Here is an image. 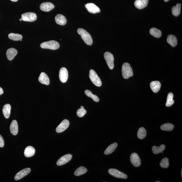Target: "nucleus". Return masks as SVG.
Segmentation results:
<instances>
[{
  "label": "nucleus",
  "mask_w": 182,
  "mask_h": 182,
  "mask_svg": "<svg viewBox=\"0 0 182 182\" xmlns=\"http://www.w3.org/2000/svg\"><path fill=\"white\" fill-rule=\"evenodd\" d=\"M86 113V111L85 110L84 107L81 106V108L79 109L77 112V115L80 117H82Z\"/></svg>",
  "instance_id": "nucleus-35"
},
{
  "label": "nucleus",
  "mask_w": 182,
  "mask_h": 182,
  "mask_svg": "<svg viewBox=\"0 0 182 182\" xmlns=\"http://www.w3.org/2000/svg\"><path fill=\"white\" fill-rule=\"evenodd\" d=\"M173 94L172 93H169L168 95L167 102H166V105L167 107L171 106L174 104V101L173 100Z\"/></svg>",
  "instance_id": "nucleus-32"
},
{
  "label": "nucleus",
  "mask_w": 182,
  "mask_h": 182,
  "mask_svg": "<svg viewBox=\"0 0 182 182\" xmlns=\"http://www.w3.org/2000/svg\"><path fill=\"white\" fill-rule=\"evenodd\" d=\"M148 0H136L134 5L137 8L142 9L147 6Z\"/></svg>",
  "instance_id": "nucleus-15"
},
{
  "label": "nucleus",
  "mask_w": 182,
  "mask_h": 182,
  "mask_svg": "<svg viewBox=\"0 0 182 182\" xmlns=\"http://www.w3.org/2000/svg\"><path fill=\"white\" fill-rule=\"evenodd\" d=\"M160 181H156V182H160Z\"/></svg>",
  "instance_id": "nucleus-43"
},
{
  "label": "nucleus",
  "mask_w": 182,
  "mask_h": 182,
  "mask_svg": "<svg viewBox=\"0 0 182 182\" xmlns=\"http://www.w3.org/2000/svg\"><path fill=\"white\" fill-rule=\"evenodd\" d=\"M150 87L154 92L157 93L161 88V84L159 81H153L150 83Z\"/></svg>",
  "instance_id": "nucleus-21"
},
{
  "label": "nucleus",
  "mask_w": 182,
  "mask_h": 182,
  "mask_svg": "<svg viewBox=\"0 0 182 182\" xmlns=\"http://www.w3.org/2000/svg\"><path fill=\"white\" fill-rule=\"evenodd\" d=\"M181 177H182V169L181 170Z\"/></svg>",
  "instance_id": "nucleus-41"
},
{
  "label": "nucleus",
  "mask_w": 182,
  "mask_h": 182,
  "mask_svg": "<svg viewBox=\"0 0 182 182\" xmlns=\"http://www.w3.org/2000/svg\"><path fill=\"white\" fill-rule=\"evenodd\" d=\"M17 51L16 49L14 48H10L7 50L6 55L7 58L9 60H12L17 55Z\"/></svg>",
  "instance_id": "nucleus-20"
},
{
  "label": "nucleus",
  "mask_w": 182,
  "mask_h": 182,
  "mask_svg": "<svg viewBox=\"0 0 182 182\" xmlns=\"http://www.w3.org/2000/svg\"><path fill=\"white\" fill-rule=\"evenodd\" d=\"M165 145L164 144H162L160 146H154L152 147V151L154 154L157 155L163 152L165 150Z\"/></svg>",
  "instance_id": "nucleus-25"
},
{
  "label": "nucleus",
  "mask_w": 182,
  "mask_h": 182,
  "mask_svg": "<svg viewBox=\"0 0 182 182\" xmlns=\"http://www.w3.org/2000/svg\"><path fill=\"white\" fill-rule=\"evenodd\" d=\"M117 146L118 144L116 142L111 144L105 150L104 154L105 155H108L113 153L117 147Z\"/></svg>",
  "instance_id": "nucleus-23"
},
{
  "label": "nucleus",
  "mask_w": 182,
  "mask_h": 182,
  "mask_svg": "<svg viewBox=\"0 0 182 182\" xmlns=\"http://www.w3.org/2000/svg\"><path fill=\"white\" fill-rule=\"evenodd\" d=\"M68 77V72L67 69L64 67L61 68L59 72V77L61 81L63 83L66 82Z\"/></svg>",
  "instance_id": "nucleus-10"
},
{
  "label": "nucleus",
  "mask_w": 182,
  "mask_h": 182,
  "mask_svg": "<svg viewBox=\"0 0 182 182\" xmlns=\"http://www.w3.org/2000/svg\"><path fill=\"white\" fill-rule=\"evenodd\" d=\"M55 20L57 24L60 25H66L67 22V20L66 17L60 14L56 15L55 17Z\"/></svg>",
  "instance_id": "nucleus-17"
},
{
  "label": "nucleus",
  "mask_w": 182,
  "mask_h": 182,
  "mask_svg": "<svg viewBox=\"0 0 182 182\" xmlns=\"http://www.w3.org/2000/svg\"><path fill=\"white\" fill-rule=\"evenodd\" d=\"M11 109V106L9 104H7L4 106L3 112L4 116L6 118H8L10 117Z\"/></svg>",
  "instance_id": "nucleus-24"
},
{
  "label": "nucleus",
  "mask_w": 182,
  "mask_h": 182,
  "mask_svg": "<svg viewBox=\"0 0 182 182\" xmlns=\"http://www.w3.org/2000/svg\"><path fill=\"white\" fill-rule=\"evenodd\" d=\"M85 93L87 96L92 98L94 101L95 102H98L99 101V98L98 97V96L96 95L93 94L90 90H85Z\"/></svg>",
  "instance_id": "nucleus-33"
},
{
  "label": "nucleus",
  "mask_w": 182,
  "mask_h": 182,
  "mask_svg": "<svg viewBox=\"0 0 182 182\" xmlns=\"http://www.w3.org/2000/svg\"><path fill=\"white\" fill-rule=\"evenodd\" d=\"M169 1V0H164V1L165 2H167L168 1Z\"/></svg>",
  "instance_id": "nucleus-39"
},
{
  "label": "nucleus",
  "mask_w": 182,
  "mask_h": 182,
  "mask_svg": "<svg viewBox=\"0 0 182 182\" xmlns=\"http://www.w3.org/2000/svg\"><path fill=\"white\" fill-rule=\"evenodd\" d=\"M19 20L20 21H22V19L21 18V19H19Z\"/></svg>",
  "instance_id": "nucleus-40"
},
{
  "label": "nucleus",
  "mask_w": 182,
  "mask_h": 182,
  "mask_svg": "<svg viewBox=\"0 0 182 182\" xmlns=\"http://www.w3.org/2000/svg\"><path fill=\"white\" fill-rule=\"evenodd\" d=\"M87 171H88V170L86 168L81 166L78 168L75 171L74 175L76 176H79L86 173Z\"/></svg>",
  "instance_id": "nucleus-29"
},
{
  "label": "nucleus",
  "mask_w": 182,
  "mask_h": 182,
  "mask_svg": "<svg viewBox=\"0 0 182 182\" xmlns=\"http://www.w3.org/2000/svg\"><path fill=\"white\" fill-rule=\"evenodd\" d=\"M8 37L10 39L14 41H20L23 38V37L21 35L14 33H10L8 35Z\"/></svg>",
  "instance_id": "nucleus-31"
},
{
  "label": "nucleus",
  "mask_w": 182,
  "mask_h": 182,
  "mask_svg": "<svg viewBox=\"0 0 182 182\" xmlns=\"http://www.w3.org/2000/svg\"><path fill=\"white\" fill-rule=\"evenodd\" d=\"M10 130L11 133L13 135H16L18 132V126L16 120H13L10 126Z\"/></svg>",
  "instance_id": "nucleus-16"
},
{
  "label": "nucleus",
  "mask_w": 182,
  "mask_h": 182,
  "mask_svg": "<svg viewBox=\"0 0 182 182\" xmlns=\"http://www.w3.org/2000/svg\"><path fill=\"white\" fill-rule=\"evenodd\" d=\"M70 122L67 120H63L56 128V131L57 133H60L65 131L69 127Z\"/></svg>",
  "instance_id": "nucleus-9"
},
{
  "label": "nucleus",
  "mask_w": 182,
  "mask_h": 182,
  "mask_svg": "<svg viewBox=\"0 0 182 182\" xmlns=\"http://www.w3.org/2000/svg\"><path fill=\"white\" fill-rule=\"evenodd\" d=\"M41 48L43 49H50L55 50L58 49L60 47V45L58 42L55 41H50L43 42L40 45Z\"/></svg>",
  "instance_id": "nucleus-3"
},
{
  "label": "nucleus",
  "mask_w": 182,
  "mask_h": 182,
  "mask_svg": "<svg viewBox=\"0 0 182 182\" xmlns=\"http://www.w3.org/2000/svg\"><path fill=\"white\" fill-rule=\"evenodd\" d=\"M72 158V156L70 154H67L62 156L59 159L57 162V165L61 166L68 163L71 161Z\"/></svg>",
  "instance_id": "nucleus-12"
},
{
  "label": "nucleus",
  "mask_w": 182,
  "mask_h": 182,
  "mask_svg": "<svg viewBox=\"0 0 182 182\" xmlns=\"http://www.w3.org/2000/svg\"><path fill=\"white\" fill-rule=\"evenodd\" d=\"M10 1H13V2H16L18 1V0H10Z\"/></svg>",
  "instance_id": "nucleus-38"
},
{
  "label": "nucleus",
  "mask_w": 182,
  "mask_h": 182,
  "mask_svg": "<svg viewBox=\"0 0 182 182\" xmlns=\"http://www.w3.org/2000/svg\"><path fill=\"white\" fill-rule=\"evenodd\" d=\"M104 57L107 63L109 68L111 70H112L114 67L113 55L110 52H106L104 53Z\"/></svg>",
  "instance_id": "nucleus-5"
},
{
  "label": "nucleus",
  "mask_w": 182,
  "mask_h": 182,
  "mask_svg": "<svg viewBox=\"0 0 182 182\" xmlns=\"http://www.w3.org/2000/svg\"><path fill=\"white\" fill-rule=\"evenodd\" d=\"M167 41V42L172 47H175L177 45V37L173 35H168Z\"/></svg>",
  "instance_id": "nucleus-22"
},
{
  "label": "nucleus",
  "mask_w": 182,
  "mask_h": 182,
  "mask_svg": "<svg viewBox=\"0 0 182 182\" xmlns=\"http://www.w3.org/2000/svg\"><path fill=\"white\" fill-rule=\"evenodd\" d=\"M150 35H153L156 38H160L162 36V32L161 31L155 28H152L150 30Z\"/></svg>",
  "instance_id": "nucleus-27"
},
{
  "label": "nucleus",
  "mask_w": 182,
  "mask_h": 182,
  "mask_svg": "<svg viewBox=\"0 0 182 182\" xmlns=\"http://www.w3.org/2000/svg\"><path fill=\"white\" fill-rule=\"evenodd\" d=\"M89 76L93 84L98 87L101 86L102 82L99 77L94 70H91L90 71Z\"/></svg>",
  "instance_id": "nucleus-4"
},
{
  "label": "nucleus",
  "mask_w": 182,
  "mask_h": 182,
  "mask_svg": "<svg viewBox=\"0 0 182 182\" xmlns=\"http://www.w3.org/2000/svg\"><path fill=\"white\" fill-rule=\"evenodd\" d=\"M35 148L33 146H27L24 150V155L26 157H31L35 155Z\"/></svg>",
  "instance_id": "nucleus-19"
},
{
  "label": "nucleus",
  "mask_w": 182,
  "mask_h": 182,
  "mask_svg": "<svg viewBox=\"0 0 182 182\" xmlns=\"http://www.w3.org/2000/svg\"><path fill=\"white\" fill-rule=\"evenodd\" d=\"M122 76L124 78L127 79L133 76V72L131 66L128 63H124L122 68Z\"/></svg>",
  "instance_id": "nucleus-2"
},
{
  "label": "nucleus",
  "mask_w": 182,
  "mask_h": 182,
  "mask_svg": "<svg viewBox=\"0 0 182 182\" xmlns=\"http://www.w3.org/2000/svg\"><path fill=\"white\" fill-rule=\"evenodd\" d=\"M181 5L180 3H177L175 6L172 7V12L173 15L176 17L179 16L181 12Z\"/></svg>",
  "instance_id": "nucleus-26"
},
{
  "label": "nucleus",
  "mask_w": 182,
  "mask_h": 182,
  "mask_svg": "<svg viewBox=\"0 0 182 182\" xmlns=\"http://www.w3.org/2000/svg\"><path fill=\"white\" fill-rule=\"evenodd\" d=\"M77 33L81 35L83 40L86 44L92 45L93 43V40L92 37L88 32L85 29L79 28L77 30Z\"/></svg>",
  "instance_id": "nucleus-1"
},
{
  "label": "nucleus",
  "mask_w": 182,
  "mask_h": 182,
  "mask_svg": "<svg viewBox=\"0 0 182 182\" xmlns=\"http://www.w3.org/2000/svg\"><path fill=\"white\" fill-rule=\"evenodd\" d=\"M4 146V140L3 136L0 134V147L2 148Z\"/></svg>",
  "instance_id": "nucleus-36"
},
{
  "label": "nucleus",
  "mask_w": 182,
  "mask_h": 182,
  "mask_svg": "<svg viewBox=\"0 0 182 182\" xmlns=\"http://www.w3.org/2000/svg\"><path fill=\"white\" fill-rule=\"evenodd\" d=\"M3 93V90L2 88L0 87V95L2 94Z\"/></svg>",
  "instance_id": "nucleus-37"
},
{
  "label": "nucleus",
  "mask_w": 182,
  "mask_h": 182,
  "mask_svg": "<svg viewBox=\"0 0 182 182\" xmlns=\"http://www.w3.org/2000/svg\"><path fill=\"white\" fill-rule=\"evenodd\" d=\"M85 7L86 8L89 12L92 14H96L100 12V10L98 6L94 3H87L85 5Z\"/></svg>",
  "instance_id": "nucleus-13"
},
{
  "label": "nucleus",
  "mask_w": 182,
  "mask_h": 182,
  "mask_svg": "<svg viewBox=\"0 0 182 182\" xmlns=\"http://www.w3.org/2000/svg\"><path fill=\"white\" fill-rule=\"evenodd\" d=\"M130 161L134 167H139L141 165V159L137 153H132L130 156Z\"/></svg>",
  "instance_id": "nucleus-8"
},
{
  "label": "nucleus",
  "mask_w": 182,
  "mask_h": 182,
  "mask_svg": "<svg viewBox=\"0 0 182 182\" xmlns=\"http://www.w3.org/2000/svg\"><path fill=\"white\" fill-rule=\"evenodd\" d=\"M147 132L143 127L140 128L137 132V136L140 139H143L146 137Z\"/></svg>",
  "instance_id": "nucleus-28"
},
{
  "label": "nucleus",
  "mask_w": 182,
  "mask_h": 182,
  "mask_svg": "<svg viewBox=\"0 0 182 182\" xmlns=\"http://www.w3.org/2000/svg\"><path fill=\"white\" fill-rule=\"evenodd\" d=\"M169 165V160L167 158H165L162 159L160 163L161 167L164 168H168Z\"/></svg>",
  "instance_id": "nucleus-34"
},
{
  "label": "nucleus",
  "mask_w": 182,
  "mask_h": 182,
  "mask_svg": "<svg viewBox=\"0 0 182 182\" xmlns=\"http://www.w3.org/2000/svg\"><path fill=\"white\" fill-rule=\"evenodd\" d=\"M175 126L173 124L170 123H166L162 124L161 126L162 130L164 131H170L173 129Z\"/></svg>",
  "instance_id": "nucleus-30"
},
{
  "label": "nucleus",
  "mask_w": 182,
  "mask_h": 182,
  "mask_svg": "<svg viewBox=\"0 0 182 182\" xmlns=\"http://www.w3.org/2000/svg\"><path fill=\"white\" fill-rule=\"evenodd\" d=\"M20 41H22V39H20Z\"/></svg>",
  "instance_id": "nucleus-42"
},
{
  "label": "nucleus",
  "mask_w": 182,
  "mask_h": 182,
  "mask_svg": "<svg viewBox=\"0 0 182 182\" xmlns=\"http://www.w3.org/2000/svg\"><path fill=\"white\" fill-rule=\"evenodd\" d=\"M21 18L23 21L32 22L36 20L37 16L34 13H25L22 15Z\"/></svg>",
  "instance_id": "nucleus-7"
},
{
  "label": "nucleus",
  "mask_w": 182,
  "mask_h": 182,
  "mask_svg": "<svg viewBox=\"0 0 182 182\" xmlns=\"http://www.w3.org/2000/svg\"><path fill=\"white\" fill-rule=\"evenodd\" d=\"M31 169L30 168H26L24 169L21 170L19 171L16 175L14 179L16 181H18V180L22 179L30 172Z\"/></svg>",
  "instance_id": "nucleus-11"
},
{
  "label": "nucleus",
  "mask_w": 182,
  "mask_h": 182,
  "mask_svg": "<svg viewBox=\"0 0 182 182\" xmlns=\"http://www.w3.org/2000/svg\"><path fill=\"white\" fill-rule=\"evenodd\" d=\"M54 8V5L50 2H46L41 3L40 6V9L41 11L48 12Z\"/></svg>",
  "instance_id": "nucleus-14"
},
{
  "label": "nucleus",
  "mask_w": 182,
  "mask_h": 182,
  "mask_svg": "<svg viewBox=\"0 0 182 182\" xmlns=\"http://www.w3.org/2000/svg\"><path fill=\"white\" fill-rule=\"evenodd\" d=\"M108 173L111 175L119 179H126L128 177V176L126 174L116 169H110L109 170Z\"/></svg>",
  "instance_id": "nucleus-6"
},
{
  "label": "nucleus",
  "mask_w": 182,
  "mask_h": 182,
  "mask_svg": "<svg viewBox=\"0 0 182 182\" xmlns=\"http://www.w3.org/2000/svg\"><path fill=\"white\" fill-rule=\"evenodd\" d=\"M39 81L42 84L48 85L50 84V80L48 77L45 73H41L39 78Z\"/></svg>",
  "instance_id": "nucleus-18"
}]
</instances>
